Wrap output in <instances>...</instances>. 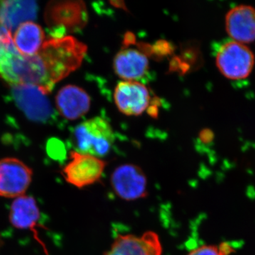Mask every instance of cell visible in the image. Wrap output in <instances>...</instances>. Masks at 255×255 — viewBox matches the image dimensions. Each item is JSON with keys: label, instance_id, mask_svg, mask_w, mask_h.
Returning <instances> with one entry per match:
<instances>
[{"label": "cell", "instance_id": "obj_7", "mask_svg": "<svg viewBox=\"0 0 255 255\" xmlns=\"http://www.w3.org/2000/svg\"><path fill=\"white\" fill-rule=\"evenodd\" d=\"M33 171L14 157L0 159V196L17 198L25 195L32 181Z\"/></svg>", "mask_w": 255, "mask_h": 255}, {"label": "cell", "instance_id": "obj_12", "mask_svg": "<svg viewBox=\"0 0 255 255\" xmlns=\"http://www.w3.org/2000/svg\"><path fill=\"white\" fill-rule=\"evenodd\" d=\"M148 68L147 55L134 48H124L114 58V71L124 81L140 80L147 73Z\"/></svg>", "mask_w": 255, "mask_h": 255}, {"label": "cell", "instance_id": "obj_4", "mask_svg": "<svg viewBox=\"0 0 255 255\" xmlns=\"http://www.w3.org/2000/svg\"><path fill=\"white\" fill-rule=\"evenodd\" d=\"M70 159L63 169V177L69 184L82 189L100 182L107 165L103 159L76 150L70 151Z\"/></svg>", "mask_w": 255, "mask_h": 255}, {"label": "cell", "instance_id": "obj_13", "mask_svg": "<svg viewBox=\"0 0 255 255\" xmlns=\"http://www.w3.org/2000/svg\"><path fill=\"white\" fill-rule=\"evenodd\" d=\"M38 5L34 1H0V22L12 31L21 23L36 18Z\"/></svg>", "mask_w": 255, "mask_h": 255}, {"label": "cell", "instance_id": "obj_1", "mask_svg": "<svg viewBox=\"0 0 255 255\" xmlns=\"http://www.w3.org/2000/svg\"><path fill=\"white\" fill-rule=\"evenodd\" d=\"M73 139L78 152L100 158L110 152L113 145L114 133L107 121L97 117L85 121L75 127Z\"/></svg>", "mask_w": 255, "mask_h": 255}, {"label": "cell", "instance_id": "obj_2", "mask_svg": "<svg viewBox=\"0 0 255 255\" xmlns=\"http://www.w3.org/2000/svg\"><path fill=\"white\" fill-rule=\"evenodd\" d=\"M45 21L53 37L65 32H75L85 27L88 20L86 5L82 1H51L47 4Z\"/></svg>", "mask_w": 255, "mask_h": 255}, {"label": "cell", "instance_id": "obj_5", "mask_svg": "<svg viewBox=\"0 0 255 255\" xmlns=\"http://www.w3.org/2000/svg\"><path fill=\"white\" fill-rule=\"evenodd\" d=\"M111 185L116 195L123 200H138L148 195L147 176L136 164L117 167L111 175Z\"/></svg>", "mask_w": 255, "mask_h": 255}, {"label": "cell", "instance_id": "obj_11", "mask_svg": "<svg viewBox=\"0 0 255 255\" xmlns=\"http://www.w3.org/2000/svg\"><path fill=\"white\" fill-rule=\"evenodd\" d=\"M57 110L63 118L76 120L89 112L91 100L81 87L69 85L60 89L55 97Z\"/></svg>", "mask_w": 255, "mask_h": 255}, {"label": "cell", "instance_id": "obj_8", "mask_svg": "<svg viewBox=\"0 0 255 255\" xmlns=\"http://www.w3.org/2000/svg\"><path fill=\"white\" fill-rule=\"evenodd\" d=\"M114 102L122 113L139 116L143 113L150 102L147 87L138 81H122L116 87Z\"/></svg>", "mask_w": 255, "mask_h": 255}, {"label": "cell", "instance_id": "obj_9", "mask_svg": "<svg viewBox=\"0 0 255 255\" xmlns=\"http://www.w3.org/2000/svg\"><path fill=\"white\" fill-rule=\"evenodd\" d=\"M158 235L152 231L141 236L119 235L105 255H162Z\"/></svg>", "mask_w": 255, "mask_h": 255}, {"label": "cell", "instance_id": "obj_10", "mask_svg": "<svg viewBox=\"0 0 255 255\" xmlns=\"http://www.w3.org/2000/svg\"><path fill=\"white\" fill-rule=\"evenodd\" d=\"M226 31L233 41L246 44L255 41V9L249 5H238L226 16Z\"/></svg>", "mask_w": 255, "mask_h": 255}, {"label": "cell", "instance_id": "obj_15", "mask_svg": "<svg viewBox=\"0 0 255 255\" xmlns=\"http://www.w3.org/2000/svg\"><path fill=\"white\" fill-rule=\"evenodd\" d=\"M15 48L23 56L37 54L44 43L45 33L40 25L26 21L18 26L13 36Z\"/></svg>", "mask_w": 255, "mask_h": 255}, {"label": "cell", "instance_id": "obj_16", "mask_svg": "<svg viewBox=\"0 0 255 255\" xmlns=\"http://www.w3.org/2000/svg\"><path fill=\"white\" fill-rule=\"evenodd\" d=\"M187 255H226L216 245H202L189 252Z\"/></svg>", "mask_w": 255, "mask_h": 255}, {"label": "cell", "instance_id": "obj_3", "mask_svg": "<svg viewBox=\"0 0 255 255\" xmlns=\"http://www.w3.org/2000/svg\"><path fill=\"white\" fill-rule=\"evenodd\" d=\"M216 66L223 76L232 80L246 79L255 65V56L249 47L231 41L220 47L216 58Z\"/></svg>", "mask_w": 255, "mask_h": 255}, {"label": "cell", "instance_id": "obj_6", "mask_svg": "<svg viewBox=\"0 0 255 255\" xmlns=\"http://www.w3.org/2000/svg\"><path fill=\"white\" fill-rule=\"evenodd\" d=\"M14 102L25 115L33 122L44 123L51 118L53 110L46 94L30 85H11Z\"/></svg>", "mask_w": 255, "mask_h": 255}, {"label": "cell", "instance_id": "obj_14", "mask_svg": "<svg viewBox=\"0 0 255 255\" xmlns=\"http://www.w3.org/2000/svg\"><path fill=\"white\" fill-rule=\"evenodd\" d=\"M40 211L36 200L32 196L23 195L16 198L11 204L9 221L14 228L31 230L36 232L40 219Z\"/></svg>", "mask_w": 255, "mask_h": 255}]
</instances>
